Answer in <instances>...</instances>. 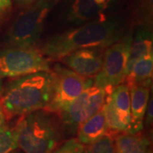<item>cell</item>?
<instances>
[{
  "label": "cell",
  "mask_w": 153,
  "mask_h": 153,
  "mask_svg": "<svg viewBox=\"0 0 153 153\" xmlns=\"http://www.w3.org/2000/svg\"><path fill=\"white\" fill-rule=\"evenodd\" d=\"M82 153H115L114 137L108 132L91 144L85 145Z\"/></svg>",
  "instance_id": "cell-17"
},
{
  "label": "cell",
  "mask_w": 153,
  "mask_h": 153,
  "mask_svg": "<svg viewBox=\"0 0 153 153\" xmlns=\"http://www.w3.org/2000/svg\"><path fill=\"white\" fill-rule=\"evenodd\" d=\"M10 153H22V152H14V151H13V152H11Z\"/></svg>",
  "instance_id": "cell-25"
},
{
  "label": "cell",
  "mask_w": 153,
  "mask_h": 153,
  "mask_svg": "<svg viewBox=\"0 0 153 153\" xmlns=\"http://www.w3.org/2000/svg\"><path fill=\"white\" fill-rule=\"evenodd\" d=\"M15 128L18 147L25 153H51L60 141V125L45 110L22 115Z\"/></svg>",
  "instance_id": "cell-3"
},
{
  "label": "cell",
  "mask_w": 153,
  "mask_h": 153,
  "mask_svg": "<svg viewBox=\"0 0 153 153\" xmlns=\"http://www.w3.org/2000/svg\"><path fill=\"white\" fill-rule=\"evenodd\" d=\"M153 72V55L150 52L135 61L126 76L125 84L130 88L134 85H142L149 88Z\"/></svg>",
  "instance_id": "cell-14"
},
{
  "label": "cell",
  "mask_w": 153,
  "mask_h": 153,
  "mask_svg": "<svg viewBox=\"0 0 153 153\" xmlns=\"http://www.w3.org/2000/svg\"><path fill=\"white\" fill-rule=\"evenodd\" d=\"M108 131L104 112L101 109L79 125L76 129V139L85 146L97 140Z\"/></svg>",
  "instance_id": "cell-13"
},
{
  "label": "cell",
  "mask_w": 153,
  "mask_h": 153,
  "mask_svg": "<svg viewBox=\"0 0 153 153\" xmlns=\"http://www.w3.org/2000/svg\"><path fill=\"white\" fill-rule=\"evenodd\" d=\"M52 75V95L44 110L59 115L82 91L93 84L91 77L82 76L71 69L55 64L50 68Z\"/></svg>",
  "instance_id": "cell-5"
},
{
  "label": "cell",
  "mask_w": 153,
  "mask_h": 153,
  "mask_svg": "<svg viewBox=\"0 0 153 153\" xmlns=\"http://www.w3.org/2000/svg\"><path fill=\"white\" fill-rule=\"evenodd\" d=\"M18 147L16 128L4 125L0 128V153H10Z\"/></svg>",
  "instance_id": "cell-18"
},
{
  "label": "cell",
  "mask_w": 153,
  "mask_h": 153,
  "mask_svg": "<svg viewBox=\"0 0 153 153\" xmlns=\"http://www.w3.org/2000/svg\"><path fill=\"white\" fill-rule=\"evenodd\" d=\"M49 0H37L19 15L8 32L10 47L32 48L40 39L51 9Z\"/></svg>",
  "instance_id": "cell-4"
},
{
  "label": "cell",
  "mask_w": 153,
  "mask_h": 153,
  "mask_svg": "<svg viewBox=\"0 0 153 153\" xmlns=\"http://www.w3.org/2000/svg\"><path fill=\"white\" fill-rule=\"evenodd\" d=\"M113 0H74L68 20L75 24L89 22L101 16Z\"/></svg>",
  "instance_id": "cell-12"
},
{
  "label": "cell",
  "mask_w": 153,
  "mask_h": 153,
  "mask_svg": "<svg viewBox=\"0 0 153 153\" xmlns=\"http://www.w3.org/2000/svg\"><path fill=\"white\" fill-rule=\"evenodd\" d=\"M123 37L120 22L116 18L100 16L80 27L57 33L44 41L40 51L52 61L82 49H106Z\"/></svg>",
  "instance_id": "cell-1"
},
{
  "label": "cell",
  "mask_w": 153,
  "mask_h": 153,
  "mask_svg": "<svg viewBox=\"0 0 153 153\" xmlns=\"http://www.w3.org/2000/svg\"><path fill=\"white\" fill-rule=\"evenodd\" d=\"M6 123V117L4 113V111L0 106V128H2L3 126Z\"/></svg>",
  "instance_id": "cell-23"
},
{
  "label": "cell",
  "mask_w": 153,
  "mask_h": 153,
  "mask_svg": "<svg viewBox=\"0 0 153 153\" xmlns=\"http://www.w3.org/2000/svg\"><path fill=\"white\" fill-rule=\"evenodd\" d=\"M2 90V83H1V78H0V92Z\"/></svg>",
  "instance_id": "cell-24"
},
{
  "label": "cell",
  "mask_w": 153,
  "mask_h": 153,
  "mask_svg": "<svg viewBox=\"0 0 153 153\" xmlns=\"http://www.w3.org/2000/svg\"><path fill=\"white\" fill-rule=\"evenodd\" d=\"M115 153H151L146 137L139 134L119 133L114 137Z\"/></svg>",
  "instance_id": "cell-15"
},
{
  "label": "cell",
  "mask_w": 153,
  "mask_h": 153,
  "mask_svg": "<svg viewBox=\"0 0 153 153\" xmlns=\"http://www.w3.org/2000/svg\"><path fill=\"white\" fill-rule=\"evenodd\" d=\"M106 49L89 48L78 49L65 55L59 60L71 71L82 76L92 77L100 71Z\"/></svg>",
  "instance_id": "cell-10"
},
{
  "label": "cell",
  "mask_w": 153,
  "mask_h": 153,
  "mask_svg": "<svg viewBox=\"0 0 153 153\" xmlns=\"http://www.w3.org/2000/svg\"><path fill=\"white\" fill-rule=\"evenodd\" d=\"M17 4L21 6H28L30 4H33L34 2H36L37 0H14Z\"/></svg>",
  "instance_id": "cell-22"
},
{
  "label": "cell",
  "mask_w": 153,
  "mask_h": 153,
  "mask_svg": "<svg viewBox=\"0 0 153 153\" xmlns=\"http://www.w3.org/2000/svg\"><path fill=\"white\" fill-rule=\"evenodd\" d=\"M11 8V0H0V16L4 15Z\"/></svg>",
  "instance_id": "cell-20"
},
{
  "label": "cell",
  "mask_w": 153,
  "mask_h": 153,
  "mask_svg": "<svg viewBox=\"0 0 153 153\" xmlns=\"http://www.w3.org/2000/svg\"><path fill=\"white\" fill-rule=\"evenodd\" d=\"M108 130L114 133H124L128 130L130 120L129 88L121 83L109 91L102 107Z\"/></svg>",
  "instance_id": "cell-9"
},
{
  "label": "cell",
  "mask_w": 153,
  "mask_h": 153,
  "mask_svg": "<svg viewBox=\"0 0 153 153\" xmlns=\"http://www.w3.org/2000/svg\"><path fill=\"white\" fill-rule=\"evenodd\" d=\"M106 94L104 88L92 84L86 88L58 116L69 129L76 131L80 124L102 109Z\"/></svg>",
  "instance_id": "cell-8"
},
{
  "label": "cell",
  "mask_w": 153,
  "mask_h": 153,
  "mask_svg": "<svg viewBox=\"0 0 153 153\" xmlns=\"http://www.w3.org/2000/svg\"><path fill=\"white\" fill-rule=\"evenodd\" d=\"M146 113H147V117H146V123L148 125L150 123H152V100L151 99L150 103L148 102L147 108L146 111Z\"/></svg>",
  "instance_id": "cell-21"
},
{
  "label": "cell",
  "mask_w": 153,
  "mask_h": 153,
  "mask_svg": "<svg viewBox=\"0 0 153 153\" xmlns=\"http://www.w3.org/2000/svg\"><path fill=\"white\" fill-rule=\"evenodd\" d=\"M132 38L131 34L122 37L105 49L102 66L94 76V85L104 88L108 93L124 82Z\"/></svg>",
  "instance_id": "cell-7"
},
{
  "label": "cell",
  "mask_w": 153,
  "mask_h": 153,
  "mask_svg": "<svg viewBox=\"0 0 153 153\" xmlns=\"http://www.w3.org/2000/svg\"><path fill=\"white\" fill-rule=\"evenodd\" d=\"M52 62L36 47H10L0 52V78L49 71Z\"/></svg>",
  "instance_id": "cell-6"
},
{
  "label": "cell",
  "mask_w": 153,
  "mask_h": 153,
  "mask_svg": "<svg viewBox=\"0 0 153 153\" xmlns=\"http://www.w3.org/2000/svg\"><path fill=\"white\" fill-rule=\"evenodd\" d=\"M131 120L128 130L124 133L139 134L143 129L144 117L150 96L149 88L134 85L129 88Z\"/></svg>",
  "instance_id": "cell-11"
},
{
  "label": "cell",
  "mask_w": 153,
  "mask_h": 153,
  "mask_svg": "<svg viewBox=\"0 0 153 153\" xmlns=\"http://www.w3.org/2000/svg\"><path fill=\"white\" fill-rule=\"evenodd\" d=\"M84 145L77 139H70L58 146L51 153H82Z\"/></svg>",
  "instance_id": "cell-19"
},
{
  "label": "cell",
  "mask_w": 153,
  "mask_h": 153,
  "mask_svg": "<svg viewBox=\"0 0 153 153\" xmlns=\"http://www.w3.org/2000/svg\"><path fill=\"white\" fill-rule=\"evenodd\" d=\"M150 52H152V32L149 28H140L138 30L135 36L132 38L127 63V75L135 61Z\"/></svg>",
  "instance_id": "cell-16"
},
{
  "label": "cell",
  "mask_w": 153,
  "mask_h": 153,
  "mask_svg": "<svg viewBox=\"0 0 153 153\" xmlns=\"http://www.w3.org/2000/svg\"><path fill=\"white\" fill-rule=\"evenodd\" d=\"M50 71L16 77L0 92V106L6 120L44 110L52 95Z\"/></svg>",
  "instance_id": "cell-2"
}]
</instances>
